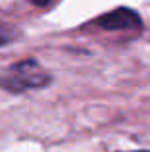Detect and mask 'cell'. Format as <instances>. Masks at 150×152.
I'll list each match as a JSON object with an SVG mask.
<instances>
[{
	"mask_svg": "<svg viewBox=\"0 0 150 152\" xmlns=\"http://www.w3.org/2000/svg\"><path fill=\"white\" fill-rule=\"evenodd\" d=\"M50 83H52V75L42 69L33 58L21 60L0 73V89L14 94L25 93L29 89H41Z\"/></svg>",
	"mask_w": 150,
	"mask_h": 152,
	"instance_id": "obj_1",
	"label": "cell"
},
{
	"mask_svg": "<svg viewBox=\"0 0 150 152\" xmlns=\"http://www.w3.org/2000/svg\"><path fill=\"white\" fill-rule=\"evenodd\" d=\"M92 25L104 31H141L143 29V18L131 8H116L106 14L94 18Z\"/></svg>",
	"mask_w": 150,
	"mask_h": 152,
	"instance_id": "obj_2",
	"label": "cell"
},
{
	"mask_svg": "<svg viewBox=\"0 0 150 152\" xmlns=\"http://www.w3.org/2000/svg\"><path fill=\"white\" fill-rule=\"evenodd\" d=\"M15 37H17V31H15V27H10V25H4V23H0V46L12 42Z\"/></svg>",
	"mask_w": 150,
	"mask_h": 152,
	"instance_id": "obj_3",
	"label": "cell"
},
{
	"mask_svg": "<svg viewBox=\"0 0 150 152\" xmlns=\"http://www.w3.org/2000/svg\"><path fill=\"white\" fill-rule=\"evenodd\" d=\"M133 152H150V150H133Z\"/></svg>",
	"mask_w": 150,
	"mask_h": 152,
	"instance_id": "obj_4",
	"label": "cell"
}]
</instances>
